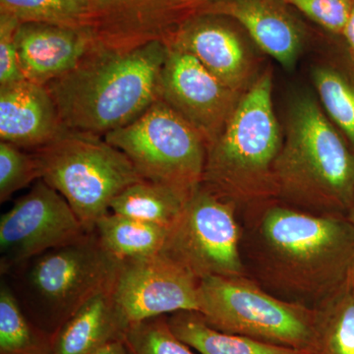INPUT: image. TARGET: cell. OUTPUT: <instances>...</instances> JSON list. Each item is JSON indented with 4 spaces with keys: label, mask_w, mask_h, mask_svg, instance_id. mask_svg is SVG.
<instances>
[{
    "label": "cell",
    "mask_w": 354,
    "mask_h": 354,
    "mask_svg": "<svg viewBox=\"0 0 354 354\" xmlns=\"http://www.w3.org/2000/svg\"><path fill=\"white\" fill-rule=\"evenodd\" d=\"M243 234L258 278L272 295L315 307L354 272V225L279 200L246 209Z\"/></svg>",
    "instance_id": "obj_1"
},
{
    "label": "cell",
    "mask_w": 354,
    "mask_h": 354,
    "mask_svg": "<svg viewBox=\"0 0 354 354\" xmlns=\"http://www.w3.org/2000/svg\"><path fill=\"white\" fill-rule=\"evenodd\" d=\"M167 55L162 41L93 46L76 67L46 85L62 127L104 136L136 120L158 100Z\"/></svg>",
    "instance_id": "obj_2"
},
{
    "label": "cell",
    "mask_w": 354,
    "mask_h": 354,
    "mask_svg": "<svg viewBox=\"0 0 354 354\" xmlns=\"http://www.w3.org/2000/svg\"><path fill=\"white\" fill-rule=\"evenodd\" d=\"M309 94L290 102L274 165L276 199L318 214L348 215L354 199V151Z\"/></svg>",
    "instance_id": "obj_3"
},
{
    "label": "cell",
    "mask_w": 354,
    "mask_h": 354,
    "mask_svg": "<svg viewBox=\"0 0 354 354\" xmlns=\"http://www.w3.org/2000/svg\"><path fill=\"white\" fill-rule=\"evenodd\" d=\"M283 141L267 70L243 93L223 132L207 148L202 185L239 209L276 199L274 165Z\"/></svg>",
    "instance_id": "obj_4"
},
{
    "label": "cell",
    "mask_w": 354,
    "mask_h": 354,
    "mask_svg": "<svg viewBox=\"0 0 354 354\" xmlns=\"http://www.w3.org/2000/svg\"><path fill=\"white\" fill-rule=\"evenodd\" d=\"M95 230L28 261L9 274L21 306L37 327L53 337L86 302L113 290L121 265Z\"/></svg>",
    "instance_id": "obj_5"
},
{
    "label": "cell",
    "mask_w": 354,
    "mask_h": 354,
    "mask_svg": "<svg viewBox=\"0 0 354 354\" xmlns=\"http://www.w3.org/2000/svg\"><path fill=\"white\" fill-rule=\"evenodd\" d=\"M32 153L41 180L64 197L87 232L111 212L114 198L144 180L124 153L94 133L64 128Z\"/></svg>",
    "instance_id": "obj_6"
},
{
    "label": "cell",
    "mask_w": 354,
    "mask_h": 354,
    "mask_svg": "<svg viewBox=\"0 0 354 354\" xmlns=\"http://www.w3.org/2000/svg\"><path fill=\"white\" fill-rule=\"evenodd\" d=\"M211 327L313 354L315 310L288 301L242 277L200 281V310Z\"/></svg>",
    "instance_id": "obj_7"
},
{
    "label": "cell",
    "mask_w": 354,
    "mask_h": 354,
    "mask_svg": "<svg viewBox=\"0 0 354 354\" xmlns=\"http://www.w3.org/2000/svg\"><path fill=\"white\" fill-rule=\"evenodd\" d=\"M104 137L127 156L142 178L164 185L184 199L202 184L206 142L160 100L130 124Z\"/></svg>",
    "instance_id": "obj_8"
},
{
    "label": "cell",
    "mask_w": 354,
    "mask_h": 354,
    "mask_svg": "<svg viewBox=\"0 0 354 354\" xmlns=\"http://www.w3.org/2000/svg\"><path fill=\"white\" fill-rule=\"evenodd\" d=\"M239 208L202 184L184 203L167 230L160 255L198 281L212 277L248 276Z\"/></svg>",
    "instance_id": "obj_9"
},
{
    "label": "cell",
    "mask_w": 354,
    "mask_h": 354,
    "mask_svg": "<svg viewBox=\"0 0 354 354\" xmlns=\"http://www.w3.org/2000/svg\"><path fill=\"white\" fill-rule=\"evenodd\" d=\"M87 234L60 193L41 179L0 218V270L9 274L28 261Z\"/></svg>",
    "instance_id": "obj_10"
},
{
    "label": "cell",
    "mask_w": 354,
    "mask_h": 354,
    "mask_svg": "<svg viewBox=\"0 0 354 354\" xmlns=\"http://www.w3.org/2000/svg\"><path fill=\"white\" fill-rule=\"evenodd\" d=\"M242 95L221 82L196 57L167 44L158 100L192 125L207 148L223 132Z\"/></svg>",
    "instance_id": "obj_11"
},
{
    "label": "cell",
    "mask_w": 354,
    "mask_h": 354,
    "mask_svg": "<svg viewBox=\"0 0 354 354\" xmlns=\"http://www.w3.org/2000/svg\"><path fill=\"white\" fill-rule=\"evenodd\" d=\"M111 293L129 324L200 310V281L160 254L122 261Z\"/></svg>",
    "instance_id": "obj_12"
},
{
    "label": "cell",
    "mask_w": 354,
    "mask_h": 354,
    "mask_svg": "<svg viewBox=\"0 0 354 354\" xmlns=\"http://www.w3.org/2000/svg\"><path fill=\"white\" fill-rule=\"evenodd\" d=\"M88 32L95 46L132 48L167 41L199 15L203 0H88Z\"/></svg>",
    "instance_id": "obj_13"
},
{
    "label": "cell",
    "mask_w": 354,
    "mask_h": 354,
    "mask_svg": "<svg viewBox=\"0 0 354 354\" xmlns=\"http://www.w3.org/2000/svg\"><path fill=\"white\" fill-rule=\"evenodd\" d=\"M227 21L209 14L195 16L165 44L190 53L221 82L243 94L256 79H252V57L241 34Z\"/></svg>",
    "instance_id": "obj_14"
},
{
    "label": "cell",
    "mask_w": 354,
    "mask_h": 354,
    "mask_svg": "<svg viewBox=\"0 0 354 354\" xmlns=\"http://www.w3.org/2000/svg\"><path fill=\"white\" fill-rule=\"evenodd\" d=\"M202 14L239 23L261 50L288 71L297 65L304 32L283 0H203Z\"/></svg>",
    "instance_id": "obj_15"
},
{
    "label": "cell",
    "mask_w": 354,
    "mask_h": 354,
    "mask_svg": "<svg viewBox=\"0 0 354 354\" xmlns=\"http://www.w3.org/2000/svg\"><path fill=\"white\" fill-rule=\"evenodd\" d=\"M26 80L46 86L77 66L95 44L86 30L21 23L16 34Z\"/></svg>",
    "instance_id": "obj_16"
},
{
    "label": "cell",
    "mask_w": 354,
    "mask_h": 354,
    "mask_svg": "<svg viewBox=\"0 0 354 354\" xmlns=\"http://www.w3.org/2000/svg\"><path fill=\"white\" fill-rule=\"evenodd\" d=\"M46 86L22 80L0 86V138L19 148L38 149L64 130Z\"/></svg>",
    "instance_id": "obj_17"
},
{
    "label": "cell",
    "mask_w": 354,
    "mask_h": 354,
    "mask_svg": "<svg viewBox=\"0 0 354 354\" xmlns=\"http://www.w3.org/2000/svg\"><path fill=\"white\" fill-rule=\"evenodd\" d=\"M130 324L106 291L93 297L70 317L53 337V354H94L123 341Z\"/></svg>",
    "instance_id": "obj_18"
},
{
    "label": "cell",
    "mask_w": 354,
    "mask_h": 354,
    "mask_svg": "<svg viewBox=\"0 0 354 354\" xmlns=\"http://www.w3.org/2000/svg\"><path fill=\"white\" fill-rule=\"evenodd\" d=\"M174 334L199 354H309L211 327L201 313L180 311L167 315Z\"/></svg>",
    "instance_id": "obj_19"
},
{
    "label": "cell",
    "mask_w": 354,
    "mask_h": 354,
    "mask_svg": "<svg viewBox=\"0 0 354 354\" xmlns=\"http://www.w3.org/2000/svg\"><path fill=\"white\" fill-rule=\"evenodd\" d=\"M313 308L316 333L313 354H354V272Z\"/></svg>",
    "instance_id": "obj_20"
},
{
    "label": "cell",
    "mask_w": 354,
    "mask_h": 354,
    "mask_svg": "<svg viewBox=\"0 0 354 354\" xmlns=\"http://www.w3.org/2000/svg\"><path fill=\"white\" fill-rule=\"evenodd\" d=\"M169 228L109 212L97 221L95 232L104 248L120 261L158 255Z\"/></svg>",
    "instance_id": "obj_21"
},
{
    "label": "cell",
    "mask_w": 354,
    "mask_h": 354,
    "mask_svg": "<svg viewBox=\"0 0 354 354\" xmlns=\"http://www.w3.org/2000/svg\"><path fill=\"white\" fill-rule=\"evenodd\" d=\"M186 199L160 184L141 180L120 193L111 204V212L169 228Z\"/></svg>",
    "instance_id": "obj_22"
},
{
    "label": "cell",
    "mask_w": 354,
    "mask_h": 354,
    "mask_svg": "<svg viewBox=\"0 0 354 354\" xmlns=\"http://www.w3.org/2000/svg\"><path fill=\"white\" fill-rule=\"evenodd\" d=\"M0 354H53V337L26 315L6 281L0 286Z\"/></svg>",
    "instance_id": "obj_23"
},
{
    "label": "cell",
    "mask_w": 354,
    "mask_h": 354,
    "mask_svg": "<svg viewBox=\"0 0 354 354\" xmlns=\"http://www.w3.org/2000/svg\"><path fill=\"white\" fill-rule=\"evenodd\" d=\"M312 80L324 111L354 151V64L351 67L317 65Z\"/></svg>",
    "instance_id": "obj_24"
},
{
    "label": "cell",
    "mask_w": 354,
    "mask_h": 354,
    "mask_svg": "<svg viewBox=\"0 0 354 354\" xmlns=\"http://www.w3.org/2000/svg\"><path fill=\"white\" fill-rule=\"evenodd\" d=\"M0 13L20 23H41L86 30L88 32V0H0Z\"/></svg>",
    "instance_id": "obj_25"
},
{
    "label": "cell",
    "mask_w": 354,
    "mask_h": 354,
    "mask_svg": "<svg viewBox=\"0 0 354 354\" xmlns=\"http://www.w3.org/2000/svg\"><path fill=\"white\" fill-rule=\"evenodd\" d=\"M123 342L127 354H196L174 334L167 316L130 324Z\"/></svg>",
    "instance_id": "obj_26"
},
{
    "label": "cell",
    "mask_w": 354,
    "mask_h": 354,
    "mask_svg": "<svg viewBox=\"0 0 354 354\" xmlns=\"http://www.w3.org/2000/svg\"><path fill=\"white\" fill-rule=\"evenodd\" d=\"M41 179L38 160L34 153L19 147L0 142V203L3 204L17 191Z\"/></svg>",
    "instance_id": "obj_27"
},
{
    "label": "cell",
    "mask_w": 354,
    "mask_h": 354,
    "mask_svg": "<svg viewBox=\"0 0 354 354\" xmlns=\"http://www.w3.org/2000/svg\"><path fill=\"white\" fill-rule=\"evenodd\" d=\"M333 34L342 35L354 0H283Z\"/></svg>",
    "instance_id": "obj_28"
},
{
    "label": "cell",
    "mask_w": 354,
    "mask_h": 354,
    "mask_svg": "<svg viewBox=\"0 0 354 354\" xmlns=\"http://www.w3.org/2000/svg\"><path fill=\"white\" fill-rule=\"evenodd\" d=\"M21 23L0 13V86L25 80L21 71L16 34Z\"/></svg>",
    "instance_id": "obj_29"
},
{
    "label": "cell",
    "mask_w": 354,
    "mask_h": 354,
    "mask_svg": "<svg viewBox=\"0 0 354 354\" xmlns=\"http://www.w3.org/2000/svg\"><path fill=\"white\" fill-rule=\"evenodd\" d=\"M342 37L346 39L348 44L349 53H351V60L354 64V3L351 12L349 14L348 22L342 32Z\"/></svg>",
    "instance_id": "obj_30"
},
{
    "label": "cell",
    "mask_w": 354,
    "mask_h": 354,
    "mask_svg": "<svg viewBox=\"0 0 354 354\" xmlns=\"http://www.w3.org/2000/svg\"><path fill=\"white\" fill-rule=\"evenodd\" d=\"M94 354H127L124 342L118 341L109 344L108 346L97 351Z\"/></svg>",
    "instance_id": "obj_31"
},
{
    "label": "cell",
    "mask_w": 354,
    "mask_h": 354,
    "mask_svg": "<svg viewBox=\"0 0 354 354\" xmlns=\"http://www.w3.org/2000/svg\"><path fill=\"white\" fill-rule=\"evenodd\" d=\"M346 216H348V220L351 221V223H353L354 225V199L353 204H351V208L348 209V215Z\"/></svg>",
    "instance_id": "obj_32"
}]
</instances>
